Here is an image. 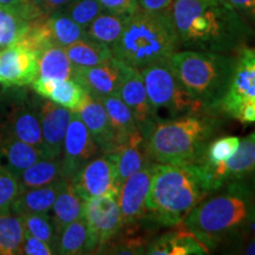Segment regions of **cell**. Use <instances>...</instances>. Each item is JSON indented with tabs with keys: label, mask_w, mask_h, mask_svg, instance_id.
<instances>
[{
	"label": "cell",
	"mask_w": 255,
	"mask_h": 255,
	"mask_svg": "<svg viewBox=\"0 0 255 255\" xmlns=\"http://www.w3.org/2000/svg\"><path fill=\"white\" fill-rule=\"evenodd\" d=\"M173 19L184 50L237 55L253 34L227 0H174Z\"/></svg>",
	"instance_id": "cell-1"
},
{
	"label": "cell",
	"mask_w": 255,
	"mask_h": 255,
	"mask_svg": "<svg viewBox=\"0 0 255 255\" xmlns=\"http://www.w3.org/2000/svg\"><path fill=\"white\" fill-rule=\"evenodd\" d=\"M213 193L205 171L195 164H152L146 218L159 227H176Z\"/></svg>",
	"instance_id": "cell-2"
},
{
	"label": "cell",
	"mask_w": 255,
	"mask_h": 255,
	"mask_svg": "<svg viewBox=\"0 0 255 255\" xmlns=\"http://www.w3.org/2000/svg\"><path fill=\"white\" fill-rule=\"evenodd\" d=\"M218 111L203 110L154 122L143 133L151 161L162 164H195L222 130Z\"/></svg>",
	"instance_id": "cell-3"
},
{
	"label": "cell",
	"mask_w": 255,
	"mask_h": 255,
	"mask_svg": "<svg viewBox=\"0 0 255 255\" xmlns=\"http://www.w3.org/2000/svg\"><path fill=\"white\" fill-rule=\"evenodd\" d=\"M215 191L194 207L180 223L209 250L222 238L244 231L253 221L255 206L254 188L245 180L228 182Z\"/></svg>",
	"instance_id": "cell-4"
},
{
	"label": "cell",
	"mask_w": 255,
	"mask_h": 255,
	"mask_svg": "<svg viewBox=\"0 0 255 255\" xmlns=\"http://www.w3.org/2000/svg\"><path fill=\"white\" fill-rule=\"evenodd\" d=\"M181 50L171 13L137 8L128 15L122 34L111 46L115 58L137 69L171 59Z\"/></svg>",
	"instance_id": "cell-5"
},
{
	"label": "cell",
	"mask_w": 255,
	"mask_h": 255,
	"mask_svg": "<svg viewBox=\"0 0 255 255\" xmlns=\"http://www.w3.org/2000/svg\"><path fill=\"white\" fill-rule=\"evenodd\" d=\"M170 63L188 94L206 110L220 113V105L231 85L237 55L178 50Z\"/></svg>",
	"instance_id": "cell-6"
},
{
	"label": "cell",
	"mask_w": 255,
	"mask_h": 255,
	"mask_svg": "<svg viewBox=\"0 0 255 255\" xmlns=\"http://www.w3.org/2000/svg\"><path fill=\"white\" fill-rule=\"evenodd\" d=\"M154 122L159 111H165L167 120L206 110L182 87L171 68L170 59L158 62L141 70Z\"/></svg>",
	"instance_id": "cell-7"
},
{
	"label": "cell",
	"mask_w": 255,
	"mask_h": 255,
	"mask_svg": "<svg viewBox=\"0 0 255 255\" xmlns=\"http://www.w3.org/2000/svg\"><path fill=\"white\" fill-rule=\"evenodd\" d=\"M24 88L0 89V135L14 137L41 151L39 96Z\"/></svg>",
	"instance_id": "cell-8"
},
{
	"label": "cell",
	"mask_w": 255,
	"mask_h": 255,
	"mask_svg": "<svg viewBox=\"0 0 255 255\" xmlns=\"http://www.w3.org/2000/svg\"><path fill=\"white\" fill-rule=\"evenodd\" d=\"M83 200L102 195L119 196L117 151L101 152L78 171L71 181Z\"/></svg>",
	"instance_id": "cell-9"
},
{
	"label": "cell",
	"mask_w": 255,
	"mask_h": 255,
	"mask_svg": "<svg viewBox=\"0 0 255 255\" xmlns=\"http://www.w3.org/2000/svg\"><path fill=\"white\" fill-rule=\"evenodd\" d=\"M83 218L87 221L95 252L109 244L123 226L119 199L115 195L84 200Z\"/></svg>",
	"instance_id": "cell-10"
},
{
	"label": "cell",
	"mask_w": 255,
	"mask_h": 255,
	"mask_svg": "<svg viewBox=\"0 0 255 255\" xmlns=\"http://www.w3.org/2000/svg\"><path fill=\"white\" fill-rule=\"evenodd\" d=\"M101 152L88 128L73 111L64 138L63 152L60 157L64 178L72 181L78 171Z\"/></svg>",
	"instance_id": "cell-11"
},
{
	"label": "cell",
	"mask_w": 255,
	"mask_h": 255,
	"mask_svg": "<svg viewBox=\"0 0 255 255\" xmlns=\"http://www.w3.org/2000/svg\"><path fill=\"white\" fill-rule=\"evenodd\" d=\"M201 167L213 193L223 184L250 177L255 171V130L240 139L237 152L227 161L216 167Z\"/></svg>",
	"instance_id": "cell-12"
},
{
	"label": "cell",
	"mask_w": 255,
	"mask_h": 255,
	"mask_svg": "<svg viewBox=\"0 0 255 255\" xmlns=\"http://www.w3.org/2000/svg\"><path fill=\"white\" fill-rule=\"evenodd\" d=\"M38 75V55L20 41L0 50V85L27 87Z\"/></svg>",
	"instance_id": "cell-13"
},
{
	"label": "cell",
	"mask_w": 255,
	"mask_h": 255,
	"mask_svg": "<svg viewBox=\"0 0 255 255\" xmlns=\"http://www.w3.org/2000/svg\"><path fill=\"white\" fill-rule=\"evenodd\" d=\"M129 65L117 58H113L91 68H73L72 78L82 85L83 89L92 97L101 98L119 94Z\"/></svg>",
	"instance_id": "cell-14"
},
{
	"label": "cell",
	"mask_w": 255,
	"mask_h": 255,
	"mask_svg": "<svg viewBox=\"0 0 255 255\" xmlns=\"http://www.w3.org/2000/svg\"><path fill=\"white\" fill-rule=\"evenodd\" d=\"M152 164L154 162L128 177L120 188L117 199L123 226L136 225L146 218L145 205L152 177Z\"/></svg>",
	"instance_id": "cell-15"
},
{
	"label": "cell",
	"mask_w": 255,
	"mask_h": 255,
	"mask_svg": "<svg viewBox=\"0 0 255 255\" xmlns=\"http://www.w3.org/2000/svg\"><path fill=\"white\" fill-rule=\"evenodd\" d=\"M248 102H255V49L246 46L237 53L231 85L219 110L228 116L234 108Z\"/></svg>",
	"instance_id": "cell-16"
},
{
	"label": "cell",
	"mask_w": 255,
	"mask_h": 255,
	"mask_svg": "<svg viewBox=\"0 0 255 255\" xmlns=\"http://www.w3.org/2000/svg\"><path fill=\"white\" fill-rule=\"evenodd\" d=\"M73 111L60 107L39 96V117L43 138L44 157L58 159L62 157L64 138Z\"/></svg>",
	"instance_id": "cell-17"
},
{
	"label": "cell",
	"mask_w": 255,
	"mask_h": 255,
	"mask_svg": "<svg viewBox=\"0 0 255 255\" xmlns=\"http://www.w3.org/2000/svg\"><path fill=\"white\" fill-rule=\"evenodd\" d=\"M75 113L88 128L89 132L102 152H113L119 149V137L103 104L98 98L92 97L87 92L84 101Z\"/></svg>",
	"instance_id": "cell-18"
},
{
	"label": "cell",
	"mask_w": 255,
	"mask_h": 255,
	"mask_svg": "<svg viewBox=\"0 0 255 255\" xmlns=\"http://www.w3.org/2000/svg\"><path fill=\"white\" fill-rule=\"evenodd\" d=\"M117 95L132 111L139 129L144 133L154 123V119H152L144 82L139 70L133 69L131 66L128 68Z\"/></svg>",
	"instance_id": "cell-19"
},
{
	"label": "cell",
	"mask_w": 255,
	"mask_h": 255,
	"mask_svg": "<svg viewBox=\"0 0 255 255\" xmlns=\"http://www.w3.org/2000/svg\"><path fill=\"white\" fill-rule=\"evenodd\" d=\"M116 151L117 184L120 188L128 177L152 163L146 146V138L141 129H137L128 136Z\"/></svg>",
	"instance_id": "cell-20"
},
{
	"label": "cell",
	"mask_w": 255,
	"mask_h": 255,
	"mask_svg": "<svg viewBox=\"0 0 255 255\" xmlns=\"http://www.w3.org/2000/svg\"><path fill=\"white\" fill-rule=\"evenodd\" d=\"M181 226V225H180ZM182 227V226H181ZM209 248L186 228L165 233L154 238L146 248L145 254L150 255H203L209 253Z\"/></svg>",
	"instance_id": "cell-21"
},
{
	"label": "cell",
	"mask_w": 255,
	"mask_h": 255,
	"mask_svg": "<svg viewBox=\"0 0 255 255\" xmlns=\"http://www.w3.org/2000/svg\"><path fill=\"white\" fill-rule=\"evenodd\" d=\"M31 85L32 90L38 96L71 111L78 109L87 95V91L73 78L63 81H44L36 78Z\"/></svg>",
	"instance_id": "cell-22"
},
{
	"label": "cell",
	"mask_w": 255,
	"mask_h": 255,
	"mask_svg": "<svg viewBox=\"0 0 255 255\" xmlns=\"http://www.w3.org/2000/svg\"><path fill=\"white\" fill-rule=\"evenodd\" d=\"M40 158L45 157L36 146L14 137L0 135V165L14 176Z\"/></svg>",
	"instance_id": "cell-23"
},
{
	"label": "cell",
	"mask_w": 255,
	"mask_h": 255,
	"mask_svg": "<svg viewBox=\"0 0 255 255\" xmlns=\"http://www.w3.org/2000/svg\"><path fill=\"white\" fill-rule=\"evenodd\" d=\"M53 252L62 255L95 253L90 232L84 218L75 220L60 229L57 234Z\"/></svg>",
	"instance_id": "cell-24"
},
{
	"label": "cell",
	"mask_w": 255,
	"mask_h": 255,
	"mask_svg": "<svg viewBox=\"0 0 255 255\" xmlns=\"http://www.w3.org/2000/svg\"><path fill=\"white\" fill-rule=\"evenodd\" d=\"M41 23L50 45L66 47L87 37L85 28L63 12L41 15Z\"/></svg>",
	"instance_id": "cell-25"
},
{
	"label": "cell",
	"mask_w": 255,
	"mask_h": 255,
	"mask_svg": "<svg viewBox=\"0 0 255 255\" xmlns=\"http://www.w3.org/2000/svg\"><path fill=\"white\" fill-rule=\"evenodd\" d=\"M63 182L64 180L50 186L23 189L14 201L11 213L20 216L32 213H50Z\"/></svg>",
	"instance_id": "cell-26"
},
{
	"label": "cell",
	"mask_w": 255,
	"mask_h": 255,
	"mask_svg": "<svg viewBox=\"0 0 255 255\" xmlns=\"http://www.w3.org/2000/svg\"><path fill=\"white\" fill-rule=\"evenodd\" d=\"M83 209H84V200L78 195L71 181L64 180L55 203L49 213L55 221L57 233H59L60 229L70 222L83 218Z\"/></svg>",
	"instance_id": "cell-27"
},
{
	"label": "cell",
	"mask_w": 255,
	"mask_h": 255,
	"mask_svg": "<svg viewBox=\"0 0 255 255\" xmlns=\"http://www.w3.org/2000/svg\"><path fill=\"white\" fill-rule=\"evenodd\" d=\"M72 75L73 65L64 47L49 45L38 52V79L63 81L72 78Z\"/></svg>",
	"instance_id": "cell-28"
},
{
	"label": "cell",
	"mask_w": 255,
	"mask_h": 255,
	"mask_svg": "<svg viewBox=\"0 0 255 255\" xmlns=\"http://www.w3.org/2000/svg\"><path fill=\"white\" fill-rule=\"evenodd\" d=\"M21 189H30L60 182L65 180L63 176V169L60 158H40L30 167L15 175Z\"/></svg>",
	"instance_id": "cell-29"
},
{
	"label": "cell",
	"mask_w": 255,
	"mask_h": 255,
	"mask_svg": "<svg viewBox=\"0 0 255 255\" xmlns=\"http://www.w3.org/2000/svg\"><path fill=\"white\" fill-rule=\"evenodd\" d=\"M73 68H91L114 57L109 46L89 39L88 37L64 47Z\"/></svg>",
	"instance_id": "cell-30"
},
{
	"label": "cell",
	"mask_w": 255,
	"mask_h": 255,
	"mask_svg": "<svg viewBox=\"0 0 255 255\" xmlns=\"http://www.w3.org/2000/svg\"><path fill=\"white\" fill-rule=\"evenodd\" d=\"M127 18L128 15L103 11L85 28L87 37L97 43L104 44L111 49V46L119 40L122 34Z\"/></svg>",
	"instance_id": "cell-31"
},
{
	"label": "cell",
	"mask_w": 255,
	"mask_h": 255,
	"mask_svg": "<svg viewBox=\"0 0 255 255\" xmlns=\"http://www.w3.org/2000/svg\"><path fill=\"white\" fill-rule=\"evenodd\" d=\"M100 101L103 104L108 116H109V120L117 133L121 145V143L128 136L131 135L137 129H139L135 116H133L132 111L129 109V107L121 100L119 95L107 96V97L101 98Z\"/></svg>",
	"instance_id": "cell-32"
},
{
	"label": "cell",
	"mask_w": 255,
	"mask_h": 255,
	"mask_svg": "<svg viewBox=\"0 0 255 255\" xmlns=\"http://www.w3.org/2000/svg\"><path fill=\"white\" fill-rule=\"evenodd\" d=\"M25 227L20 215L0 214V255L20 254Z\"/></svg>",
	"instance_id": "cell-33"
},
{
	"label": "cell",
	"mask_w": 255,
	"mask_h": 255,
	"mask_svg": "<svg viewBox=\"0 0 255 255\" xmlns=\"http://www.w3.org/2000/svg\"><path fill=\"white\" fill-rule=\"evenodd\" d=\"M31 20L23 12L0 6V50L17 43Z\"/></svg>",
	"instance_id": "cell-34"
},
{
	"label": "cell",
	"mask_w": 255,
	"mask_h": 255,
	"mask_svg": "<svg viewBox=\"0 0 255 255\" xmlns=\"http://www.w3.org/2000/svg\"><path fill=\"white\" fill-rule=\"evenodd\" d=\"M239 143L240 138L237 136H223L214 138L209 143L205 155L199 163L206 168L216 167L223 163L237 152Z\"/></svg>",
	"instance_id": "cell-35"
},
{
	"label": "cell",
	"mask_w": 255,
	"mask_h": 255,
	"mask_svg": "<svg viewBox=\"0 0 255 255\" xmlns=\"http://www.w3.org/2000/svg\"><path fill=\"white\" fill-rule=\"evenodd\" d=\"M21 218L24 221L25 232L49 244L53 250L58 233L55 221L49 213H32V214L21 215Z\"/></svg>",
	"instance_id": "cell-36"
},
{
	"label": "cell",
	"mask_w": 255,
	"mask_h": 255,
	"mask_svg": "<svg viewBox=\"0 0 255 255\" xmlns=\"http://www.w3.org/2000/svg\"><path fill=\"white\" fill-rule=\"evenodd\" d=\"M82 27L87 28L91 21L103 12L97 0H71L62 11Z\"/></svg>",
	"instance_id": "cell-37"
},
{
	"label": "cell",
	"mask_w": 255,
	"mask_h": 255,
	"mask_svg": "<svg viewBox=\"0 0 255 255\" xmlns=\"http://www.w3.org/2000/svg\"><path fill=\"white\" fill-rule=\"evenodd\" d=\"M21 190L18 178L0 165V214L11 213L14 201Z\"/></svg>",
	"instance_id": "cell-38"
},
{
	"label": "cell",
	"mask_w": 255,
	"mask_h": 255,
	"mask_svg": "<svg viewBox=\"0 0 255 255\" xmlns=\"http://www.w3.org/2000/svg\"><path fill=\"white\" fill-rule=\"evenodd\" d=\"M103 11L110 13L130 15L138 8L137 0H97Z\"/></svg>",
	"instance_id": "cell-39"
},
{
	"label": "cell",
	"mask_w": 255,
	"mask_h": 255,
	"mask_svg": "<svg viewBox=\"0 0 255 255\" xmlns=\"http://www.w3.org/2000/svg\"><path fill=\"white\" fill-rule=\"evenodd\" d=\"M20 254L25 255H51L55 254L52 247L46 242L39 240V239L32 237L31 234L25 232V238L23 246H21Z\"/></svg>",
	"instance_id": "cell-40"
},
{
	"label": "cell",
	"mask_w": 255,
	"mask_h": 255,
	"mask_svg": "<svg viewBox=\"0 0 255 255\" xmlns=\"http://www.w3.org/2000/svg\"><path fill=\"white\" fill-rule=\"evenodd\" d=\"M138 7L154 13H171L174 0H137Z\"/></svg>",
	"instance_id": "cell-41"
},
{
	"label": "cell",
	"mask_w": 255,
	"mask_h": 255,
	"mask_svg": "<svg viewBox=\"0 0 255 255\" xmlns=\"http://www.w3.org/2000/svg\"><path fill=\"white\" fill-rule=\"evenodd\" d=\"M248 24L255 23V0H227Z\"/></svg>",
	"instance_id": "cell-42"
},
{
	"label": "cell",
	"mask_w": 255,
	"mask_h": 255,
	"mask_svg": "<svg viewBox=\"0 0 255 255\" xmlns=\"http://www.w3.org/2000/svg\"><path fill=\"white\" fill-rule=\"evenodd\" d=\"M0 6L23 12V13L30 19L39 17V15L37 14V12L28 5L27 0H0Z\"/></svg>",
	"instance_id": "cell-43"
},
{
	"label": "cell",
	"mask_w": 255,
	"mask_h": 255,
	"mask_svg": "<svg viewBox=\"0 0 255 255\" xmlns=\"http://www.w3.org/2000/svg\"><path fill=\"white\" fill-rule=\"evenodd\" d=\"M71 0H45L40 7L41 15H49L55 12L62 11Z\"/></svg>",
	"instance_id": "cell-44"
},
{
	"label": "cell",
	"mask_w": 255,
	"mask_h": 255,
	"mask_svg": "<svg viewBox=\"0 0 255 255\" xmlns=\"http://www.w3.org/2000/svg\"><path fill=\"white\" fill-rule=\"evenodd\" d=\"M238 253L246 255H255V233L251 237H248L246 241L242 244V246L238 250Z\"/></svg>",
	"instance_id": "cell-45"
},
{
	"label": "cell",
	"mask_w": 255,
	"mask_h": 255,
	"mask_svg": "<svg viewBox=\"0 0 255 255\" xmlns=\"http://www.w3.org/2000/svg\"><path fill=\"white\" fill-rule=\"evenodd\" d=\"M44 1H45V0H27L28 5H30L31 7L37 12L38 15H41L40 7H41V5H43Z\"/></svg>",
	"instance_id": "cell-46"
},
{
	"label": "cell",
	"mask_w": 255,
	"mask_h": 255,
	"mask_svg": "<svg viewBox=\"0 0 255 255\" xmlns=\"http://www.w3.org/2000/svg\"><path fill=\"white\" fill-rule=\"evenodd\" d=\"M252 176H253V188H254V190H255V171L253 174H252Z\"/></svg>",
	"instance_id": "cell-47"
}]
</instances>
